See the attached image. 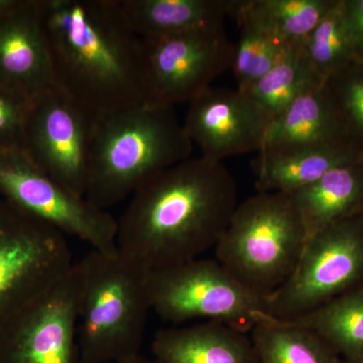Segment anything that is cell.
<instances>
[{"instance_id":"obj_5","label":"cell","mask_w":363,"mask_h":363,"mask_svg":"<svg viewBox=\"0 0 363 363\" xmlns=\"http://www.w3.org/2000/svg\"><path fill=\"white\" fill-rule=\"evenodd\" d=\"M306 241L292 196L257 192L238 203L214 250L234 278L267 298L290 278Z\"/></svg>"},{"instance_id":"obj_2","label":"cell","mask_w":363,"mask_h":363,"mask_svg":"<svg viewBox=\"0 0 363 363\" xmlns=\"http://www.w3.org/2000/svg\"><path fill=\"white\" fill-rule=\"evenodd\" d=\"M238 205L223 162L189 157L131 195L117 219V250L149 272L200 259L216 247Z\"/></svg>"},{"instance_id":"obj_25","label":"cell","mask_w":363,"mask_h":363,"mask_svg":"<svg viewBox=\"0 0 363 363\" xmlns=\"http://www.w3.org/2000/svg\"><path fill=\"white\" fill-rule=\"evenodd\" d=\"M312 70L322 83L335 75L358 57L344 20L342 0L334 6L303 43Z\"/></svg>"},{"instance_id":"obj_18","label":"cell","mask_w":363,"mask_h":363,"mask_svg":"<svg viewBox=\"0 0 363 363\" xmlns=\"http://www.w3.org/2000/svg\"><path fill=\"white\" fill-rule=\"evenodd\" d=\"M241 0H121L133 32L143 40L159 39L222 25Z\"/></svg>"},{"instance_id":"obj_21","label":"cell","mask_w":363,"mask_h":363,"mask_svg":"<svg viewBox=\"0 0 363 363\" xmlns=\"http://www.w3.org/2000/svg\"><path fill=\"white\" fill-rule=\"evenodd\" d=\"M294 321L316 332L345 363H363V285Z\"/></svg>"},{"instance_id":"obj_20","label":"cell","mask_w":363,"mask_h":363,"mask_svg":"<svg viewBox=\"0 0 363 363\" xmlns=\"http://www.w3.org/2000/svg\"><path fill=\"white\" fill-rule=\"evenodd\" d=\"M250 333L259 363H345L316 332L294 320L269 316Z\"/></svg>"},{"instance_id":"obj_13","label":"cell","mask_w":363,"mask_h":363,"mask_svg":"<svg viewBox=\"0 0 363 363\" xmlns=\"http://www.w3.org/2000/svg\"><path fill=\"white\" fill-rule=\"evenodd\" d=\"M189 104L184 128L205 159L222 162L264 147L271 121L247 93L210 86Z\"/></svg>"},{"instance_id":"obj_30","label":"cell","mask_w":363,"mask_h":363,"mask_svg":"<svg viewBox=\"0 0 363 363\" xmlns=\"http://www.w3.org/2000/svg\"><path fill=\"white\" fill-rule=\"evenodd\" d=\"M20 0H0V16H4L9 11L18 6Z\"/></svg>"},{"instance_id":"obj_29","label":"cell","mask_w":363,"mask_h":363,"mask_svg":"<svg viewBox=\"0 0 363 363\" xmlns=\"http://www.w3.org/2000/svg\"><path fill=\"white\" fill-rule=\"evenodd\" d=\"M116 363H161L157 362L156 358L152 359V358L143 357V355L138 353V354L133 355V357L125 358V359L121 360V362Z\"/></svg>"},{"instance_id":"obj_4","label":"cell","mask_w":363,"mask_h":363,"mask_svg":"<svg viewBox=\"0 0 363 363\" xmlns=\"http://www.w3.org/2000/svg\"><path fill=\"white\" fill-rule=\"evenodd\" d=\"M76 264L78 362L116 363L140 353L152 310L150 272L118 250H91Z\"/></svg>"},{"instance_id":"obj_27","label":"cell","mask_w":363,"mask_h":363,"mask_svg":"<svg viewBox=\"0 0 363 363\" xmlns=\"http://www.w3.org/2000/svg\"><path fill=\"white\" fill-rule=\"evenodd\" d=\"M32 99L0 88V150L23 149Z\"/></svg>"},{"instance_id":"obj_1","label":"cell","mask_w":363,"mask_h":363,"mask_svg":"<svg viewBox=\"0 0 363 363\" xmlns=\"http://www.w3.org/2000/svg\"><path fill=\"white\" fill-rule=\"evenodd\" d=\"M54 87L93 119L150 98L145 42L121 0H40Z\"/></svg>"},{"instance_id":"obj_3","label":"cell","mask_w":363,"mask_h":363,"mask_svg":"<svg viewBox=\"0 0 363 363\" xmlns=\"http://www.w3.org/2000/svg\"><path fill=\"white\" fill-rule=\"evenodd\" d=\"M192 150L174 107L140 104L99 117L93 121L85 199L107 210Z\"/></svg>"},{"instance_id":"obj_16","label":"cell","mask_w":363,"mask_h":363,"mask_svg":"<svg viewBox=\"0 0 363 363\" xmlns=\"http://www.w3.org/2000/svg\"><path fill=\"white\" fill-rule=\"evenodd\" d=\"M344 142L350 143L323 85H320L296 98L272 121L260 152H292Z\"/></svg>"},{"instance_id":"obj_8","label":"cell","mask_w":363,"mask_h":363,"mask_svg":"<svg viewBox=\"0 0 363 363\" xmlns=\"http://www.w3.org/2000/svg\"><path fill=\"white\" fill-rule=\"evenodd\" d=\"M363 285V217L327 227L306 241L293 274L267 298L269 316L300 319Z\"/></svg>"},{"instance_id":"obj_15","label":"cell","mask_w":363,"mask_h":363,"mask_svg":"<svg viewBox=\"0 0 363 363\" xmlns=\"http://www.w3.org/2000/svg\"><path fill=\"white\" fill-rule=\"evenodd\" d=\"M152 351L161 363H259L248 334L218 321L160 329Z\"/></svg>"},{"instance_id":"obj_12","label":"cell","mask_w":363,"mask_h":363,"mask_svg":"<svg viewBox=\"0 0 363 363\" xmlns=\"http://www.w3.org/2000/svg\"><path fill=\"white\" fill-rule=\"evenodd\" d=\"M77 264L0 329V363H79Z\"/></svg>"},{"instance_id":"obj_22","label":"cell","mask_w":363,"mask_h":363,"mask_svg":"<svg viewBox=\"0 0 363 363\" xmlns=\"http://www.w3.org/2000/svg\"><path fill=\"white\" fill-rule=\"evenodd\" d=\"M323 85L312 70L303 44L294 45L283 59L247 91L271 123L296 98L316 86Z\"/></svg>"},{"instance_id":"obj_14","label":"cell","mask_w":363,"mask_h":363,"mask_svg":"<svg viewBox=\"0 0 363 363\" xmlns=\"http://www.w3.org/2000/svg\"><path fill=\"white\" fill-rule=\"evenodd\" d=\"M0 88L30 99L54 88L40 0H20L0 16Z\"/></svg>"},{"instance_id":"obj_26","label":"cell","mask_w":363,"mask_h":363,"mask_svg":"<svg viewBox=\"0 0 363 363\" xmlns=\"http://www.w3.org/2000/svg\"><path fill=\"white\" fill-rule=\"evenodd\" d=\"M323 87L348 142L363 152V61L331 76Z\"/></svg>"},{"instance_id":"obj_24","label":"cell","mask_w":363,"mask_h":363,"mask_svg":"<svg viewBox=\"0 0 363 363\" xmlns=\"http://www.w3.org/2000/svg\"><path fill=\"white\" fill-rule=\"evenodd\" d=\"M336 0H242L241 9L290 45H301Z\"/></svg>"},{"instance_id":"obj_17","label":"cell","mask_w":363,"mask_h":363,"mask_svg":"<svg viewBox=\"0 0 363 363\" xmlns=\"http://www.w3.org/2000/svg\"><path fill=\"white\" fill-rule=\"evenodd\" d=\"M363 159L350 143L286 152H260L253 162L257 192L292 193L311 185L331 169Z\"/></svg>"},{"instance_id":"obj_9","label":"cell","mask_w":363,"mask_h":363,"mask_svg":"<svg viewBox=\"0 0 363 363\" xmlns=\"http://www.w3.org/2000/svg\"><path fill=\"white\" fill-rule=\"evenodd\" d=\"M0 198L92 250H117V219L45 174L21 149L0 150Z\"/></svg>"},{"instance_id":"obj_19","label":"cell","mask_w":363,"mask_h":363,"mask_svg":"<svg viewBox=\"0 0 363 363\" xmlns=\"http://www.w3.org/2000/svg\"><path fill=\"white\" fill-rule=\"evenodd\" d=\"M306 234L311 238L327 227L363 212V159L331 169L292 193Z\"/></svg>"},{"instance_id":"obj_7","label":"cell","mask_w":363,"mask_h":363,"mask_svg":"<svg viewBox=\"0 0 363 363\" xmlns=\"http://www.w3.org/2000/svg\"><path fill=\"white\" fill-rule=\"evenodd\" d=\"M74 264L65 234L0 198V329Z\"/></svg>"},{"instance_id":"obj_11","label":"cell","mask_w":363,"mask_h":363,"mask_svg":"<svg viewBox=\"0 0 363 363\" xmlns=\"http://www.w3.org/2000/svg\"><path fill=\"white\" fill-rule=\"evenodd\" d=\"M93 119L56 88L33 98L23 150L45 174L85 197Z\"/></svg>"},{"instance_id":"obj_6","label":"cell","mask_w":363,"mask_h":363,"mask_svg":"<svg viewBox=\"0 0 363 363\" xmlns=\"http://www.w3.org/2000/svg\"><path fill=\"white\" fill-rule=\"evenodd\" d=\"M149 293L152 310L172 324L207 319L250 334L269 316L267 298L242 285L216 259L150 272Z\"/></svg>"},{"instance_id":"obj_31","label":"cell","mask_w":363,"mask_h":363,"mask_svg":"<svg viewBox=\"0 0 363 363\" xmlns=\"http://www.w3.org/2000/svg\"><path fill=\"white\" fill-rule=\"evenodd\" d=\"M362 216L363 217V212H362Z\"/></svg>"},{"instance_id":"obj_10","label":"cell","mask_w":363,"mask_h":363,"mask_svg":"<svg viewBox=\"0 0 363 363\" xmlns=\"http://www.w3.org/2000/svg\"><path fill=\"white\" fill-rule=\"evenodd\" d=\"M143 42L150 88L147 104L154 106L190 104L233 67L234 44L223 23Z\"/></svg>"},{"instance_id":"obj_23","label":"cell","mask_w":363,"mask_h":363,"mask_svg":"<svg viewBox=\"0 0 363 363\" xmlns=\"http://www.w3.org/2000/svg\"><path fill=\"white\" fill-rule=\"evenodd\" d=\"M241 4L242 0L235 13L240 35L234 45L231 70L238 81L236 89L245 92L272 70L294 45L288 44L255 20L241 9Z\"/></svg>"},{"instance_id":"obj_28","label":"cell","mask_w":363,"mask_h":363,"mask_svg":"<svg viewBox=\"0 0 363 363\" xmlns=\"http://www.w3.org/2000/svg\"><path fill=\"white\" fill-rule=\"evenodd\" d=\"M342 11L358 60L363 61V0H342Z\"/></svg>"}]
</instances>
